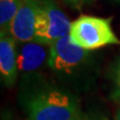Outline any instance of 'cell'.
Listing matches in <instances>:
<instances>
[{"mask_svg":"<svg viewBox=\"0 0 120 120\" xmlns=\"http://www.w3.org/2000/svg\"><path fill=\"white\" fill-rule=\"evenodd\" d=\"M15 40L9 34H1L0 38V73L6 85H12L17 75V52Z\"/></svg>","mask_w":120,"mask_h":120,"instance_id":"cell-6","label":"cell"},{"mask_svg":"<svg viewBox=\"0 0 120 120\" xmlns=\"http://www.w3.org/2000/svg\"><path fill=\"white\" fill-rule=\"evenodd\" d=\"M64 1L67 2L68 4H70L71 6L75 7V8H80V7L83 5L92 3L94 0H64Z\"/></svg>","mask_w":120,"mask_h":120,"instance_id":"cell-9","label":"cell"},{"mask_svg":"<svg viewBox=\"0 0 120 120\" xmlns=\"http://www.w3.org/2000/svg\"><path fill=\"white\" fill-rule=\"evenodd\" d=\"M47 57L44 45L35 41L26 42L17 52V67L22 72H32L39 68Z\"/></svg>","mask_w":120,"mask_h":120,"instance_id":"cell-7","label":"cell"},{"mask_svg":"<svg viewBox=\"0 0 120 120\" xmlns=\"http://www.w3.org/2000/svg\"><path fill=\"white\" fill-rule=\"evenodd\" d=\"M115 120H120V108L118 109L117 113H116V116H115Z\"/></svg>","mask_w":120,"mask_h":120,"instance_id":"cell-12","label":"cell"},{"mask_svg":"<svg viewBox=\"0 0 120 120\" xmlns=\"http://www.w3.org/2000/svg\"><path fill=\"white\" fill-rule=\"evenodd\" d=\"M35 1H38V2H44V1H46V0H35Z\"/></svg>","mask_w":120,"mask_h":120,"instance_id":"cell-13","label":"cell"},{"mask_svg":"<svg viewBox=\"0 0 120 120\" xmlns=\"http://www.w3.org/2000/svg\"><path fill=\"white\" fill-rule=\"evenodd\" d=\"M76 120H104V119L96 118V117H93V116H87V115H82V114H80L79 117H78Z\"/></svg>","mask_w":120,"mask_h":120,"instance_id":"cell-10","label":"cell"},{"mask_svg":"<svg viewBox=\"0 0 120 120\" xmlns=\"http://www.w3.org/2000/svg\"><path fill=\"white\" fill-rule=\"evenodd\" d=\"M22 0H0L1 34H9V28L20 7Z\"/></svg>","mask_w":120,"mask_h":120,"instance_id":"cell-8","label":"cell"},{"mask_svg":"<svg viewBox=\"0 0 120 120\" xmlns=\"http://www.w3.org/2000/svg\"><path fill=\"white\" fill-rule=\"evenodd\" d=\"M40 2L35 0H22L20 7L9 28V35L19 42L34 40L35 24Z\"/></svg>","mask_w":120,"mask_h":120,"instance_id":"cell-5","label":"cell"},{"mask_svg":"<svg viewBox=\"0 0 120 120\" xmlns=\"http://www.w3.org/2000/svg\"><path fill=\"white\" fill-rule=\"evenodd\" d=\"M87 57V50L71 42L67 35L50 45L48 65L57 72H70Z\"/></svg>","mask_w":120,"mask_h":120,"instance_id":"cell-4","label":"cell"},{"mask_svg":"<svg viewBox=\"0 0 120 120\" xmlns=\"http://www.w3.org/2000/svg\"><path fill=\"white\" fill-rule=\"evenodd\" d=\"M28 120H76L81 114L69 94L58 90L42 92L27 105Z\"/></svg>","mask_w":120,"mask_h":120,"instance_id":"cell-1","label":"cell"},{"mask_svg":"<svg viewBox=\"0 0 120 120\" xmlns=\"http://www.w3.org/2000/svg\"><path fill=\"white\" fill-rule=\"evenodd\" d=\"M71 42L85 50H94L110 44H120L111 27V19L82 15L71 23Z\"/></svg>","mask_w":120,"mask_h":120,"instance_id":"cell-2","label":"cell"},{"mask_svg":"<svg viewBox=\"0 0 120 120\" xmlns=\"http://www.w3.org/2000/svg\"><path fill=\"white\" fill-rule=\"evenodd\" d=\"M71 23L69 18L52 0L40 3L35 24V42L51 45L55 41L69 35Z\"/></svg>","mask_w":120,"mask_h":120,"instance_id":"cell-3","label":"cell"},{"mask_svg":"<svg viewBox=\"0 0 120 120\" xmlns=\"http://www.w3.org/2000/svg\"><path fill=\"white\" fill-rule=\"evenodd\" d=\"M116 95L120 97V68H119V71H118V75H117V79H116Z\"/></svg>","mask_w":120,"mask_h":120,"instance_id":"cell-11","label":"cell"}]
</instances>
